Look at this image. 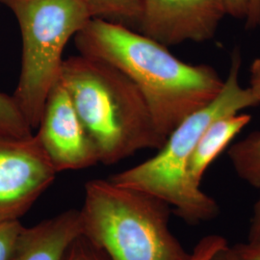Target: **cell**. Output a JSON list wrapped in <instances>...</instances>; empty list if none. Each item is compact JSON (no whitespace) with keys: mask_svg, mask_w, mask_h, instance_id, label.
Masks as SVG:
<instances>
[{"mask_svg":"<svg viewBox=\"0 0 260 260\" xmlns=\"http://www.w3.org/2000/svg\"><path fill=\"white\" fill-rule=\"evenodd\" d=\"M75 42L80 54L111 64L137 86L165 142L179 122L223 89L224 80L213 68L182 62L167 47L121 23L92 19Z\"/></svg>","mask_w":260,"mask_h":260,"instance_id":"obj_1","label":"cell"},{"mask_svg":"<svg viewBox=\"0 0 260 260\" xmlns=\"http://www.w3.org/2000/svg\"><path fill=\"white\" fill-rule=\"evenodd\" d=\"M60 78L100 163L115 164L141 149L164 145L143 94L116 67L91 56H72L64 60Z\"/></svg>","mask_w":260,"mask_h":260,"instance_id":"obj_2","label":"cell"},{"mask_svg":"<svg viewBox=\"0 0 260 260\" xmlns=\"http://www.w3.org/2000/svg\"><path fill=\"white\" fill-rule=\"evenodd\" d=\"M241 59L233 56L230 73L216 99L190 114L173 130L157 154L135 167L109 178L117 185L154 196L176 207L187 223H199L214 219L219 206L211 197L192 184L188 168L199 140L216 119L257 105L249 88L239 82Z\"/></svg>","mask_w":260,"mask_h":260,"instance_id":"obj_3","label":"cell"},{"mask_svg":"<svg viewBox=\"0 0 260 260\" xmlns=\"http://www.w3.org/2000/svg\"><path fill=\"white\" fill-rule=\"evenodd\" d=\"M81 234L109 260H190L169 226L170 205L109 179L85 184Z\"/></svg>","mask_w":260,"mask_h":260,"instance_id":"obj_4","label":"cell"},{"mask_svg":"<svg viewBox=\"0 0 260 260\" xmlns=\"http://www.w3.org/2000/svg\"><path fill=\"white\" fill-rule=\"evenodd\" d=\"M15 15L22 40L21 68L13 99L32 129L58 81L72 38L93 19L83 0H0Z\"/></svg>","mask_w":260,"mask_h":260,"instance_id":"obj_5","label":"cell"},{"mask_svg":"<svg viewBox=\"0 0 260 260\" xmlns=\"http://www.w3.org/2000/svg\"><path fill=\"white\" fill-rule=\"evenodd\" d=\"M57 174L36 135L0 136V223L19 221Z\"/></svg>","mask_w":260,"mask_h":260,"instance_id":"obj_6","label":"cell"},{"mask_svg":"<svg viewBox=\"0 0 260 260\" xmlns=\"http://www.w3.org/2000/svg\"><path fill=\"white\" fill-rule=\"evenodd\" d=\"M35 134L57 173L100 163L98 149L59 77L47 95Z\"/></svg>","mask_w":260,"mask_h":260,"instance_id":"obj_7","label":"cell"},{"mask_svg":"<svg viewBox=\"0 0 260 260\" xmlns=\"http://www.w3.org/2000/svg\"><path fill=\"white\" fill-rule=\"evenodd\" d=\"M226 15L222 0H143L140 33L165 47L203 43Z\"/></svg>","mask_w":260,"mask_h":260,"instance_id":"obj_8","label":"cell"},{"mask_svg":"<svg viewBox=\"0 0 260 260\" xmlns=\"http://www.w3.org/2000/svg\"><path fill=\"white\" fill-rule=\"evenodd\" d=\"M80 234L79 210H67L31 228L23 226L9 260H64Z\"/></svg>","mask_w":260,"mask_h":260,"instance_id":"obj_9","label":"cell"},{"mask_svg":"<svg viewBox=\"0 0 260 260\" xmlns=\"http://www.w3.org/2000/svg\"><path fill=\"white\" fill-rule=\"evenodd\" d=\"M251 119L250 115L233 113L216 119L207 126L199 140L188 168L193 185L201 188L206 170Z\"/></svg>","mask_w":260,"mask_h":260,"instance_id":"obj_10","label":"cell"},{"mask_svg":"<svg viewBox=\"0 0 260 260\" xmlns=\"http://www.w3.org/2000/svg\"><path fill=\"white\" fill-rule=\"evenodd\" d=\"M229 156L237 175L260 189V132L234 144L229 150Z\"/></svg>","mask_w":260,"mask_h":260,"instance_id":"obj_11","label":"cell"},{"mask_svg":"<svg viewBox=\"0 0 260 260\" xmlns=\"http://www.w3.org/2000/svg\"><path fill=\"white\" fill-rule=\"evenodd\" d=\"M93 19H102L125 26H138L143 0H83Z\"/></svg>","mask_w":260,"mask_h":260,"instance_id":"obj_12","label":"cell"},{"mask_svg":"<svg viewBox=\"0 0 260 260\" xmlns=\"http://www.w3.org/2000/svg\"><path fill=\"white\" fill-rule=\"evenodd\" d=\"M32 130L17 107L13 96L0 92V136L27 138L33 135Z\"/></svg>","mask_w":260,"mask_h":260,"instance_id":"obj_13","label":"cell"},{"mask_svg":"<svg viewBox=\"0 0 260 260\" xmlns=\"http://www.w3.org/2000/svg\"><path fill=\"white\" fill-rule=\"evenodd\" d=\"M64 260H109V258L92 242L80 234L69 247Z\"/></svg>","mask_w":260,"mask_h":260,"instance_id":"obj_14","label":"cell"},{"mask_svg":"<svg viewBox=\"0 0 260 260\" xmlns=\"http://www.w3.org/2000/svg\"><path fill=\"white\" fill-rule=\"evenodd\" d=\"M23 225L19 221L0 223V260H9Z\"/></svg>","mask_w":260,"mask_h":260,"instance_id":"obj_15","label":"cell"},{"mask_svg":"<svg viewBox=\"0 0 260 260\" xmlns=\"http://www.w3.org/2000/svg\"><path fill=\"white\" fill-rule=\"evenodd\" d=\"M225 244H228V242L220 235L205 236L196 245L194 251L191 252L190 260H208L215 251Z\"/></svg>","mask_w":260,"mask_h":260,"instance_id":"obj_16","label":"cell"},{"mask_svg":"<svg viewBox=\"0 0 260 260\" xmlns=\"http://www.w3.org/2000/svg\"><path fill=\"white\" fill-rule=\"evenodd\" d=\"M247 244L254 248H260V197L253 208Z\"/></svg>","mask_w":260,"mask_h":260,"instance_id":"obj_17","label":"cell"},{"mask_svg":"<svg viewBox=\"0 0 260 260\" xmlns=\"http://www.w3.org/2000/svg\"><path fill=\"white\" fill-rule=\"evenodd\" d=\"M226 15L236 19H247L249 0H222Z\"/></svg>","mask_w":260,"mask_h":260,"instance_id":"obj_18","label":"cell"},{"mask_svg":"<svg viewBox=\"0 0 260 260\" xmlns=\"http://www.w3.org/2000/svg\"><path fill=\"white\" fill-rule=\"evenodd\" d=\"M238 260H260V248H254L246 244H238L233 247Z\"/></svg>","mask_w":260,"mask_h":260,"instance_id":"obj_19","label":"cell"},{"mask_svg":"<svg viewBox=\"0 0 260 260\" xmlns=\"http://www.w3.org/2000/svg\"><path fill=\"white\" fill-rule=\"evenodd\" d=\"M251 94L260 103V58L256 59L251 67V79L249 87Z\"/></svg>","mask_w":260,"mask_h":260,"instance_id":"obj_20","label":"cell"},{"mask_svg":"<svg viewBox=\"0 0 260 260\" xmlns=\"http://www.w3.org/2000/svg\"><path fill=\"white\" fill-rule=\"evenodd\" d=\"M247 26L254 28L260 25V0H249Z\"/></svg>","mask_w":260,"mask_h":260,"instance_id":"obj_21","label":"cell"},{"mask_svg":"<svg viewBox=\"0 0 260 260\" xmlns=\"http://www.w3.org/2000/svg\"><path fill=\"white\" fill-rule=\"evenodd\" d=\"M208 260H238V258L233 251V247L225 244L218 251H215Z\"/></svg>","mask_w":260,"mask_h":260,"instance_id":"obj_22","label":"cell"}]
</instances>
